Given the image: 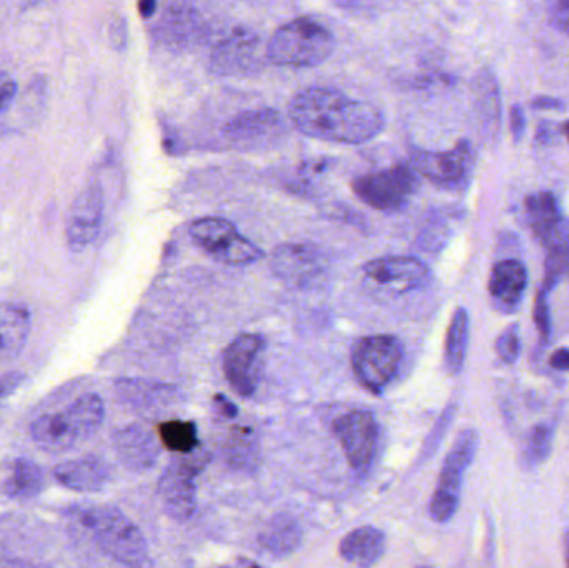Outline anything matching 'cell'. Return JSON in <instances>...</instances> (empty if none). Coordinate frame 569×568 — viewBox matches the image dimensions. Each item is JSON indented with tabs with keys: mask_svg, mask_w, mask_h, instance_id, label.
Returning <instances> with one entry per match:
<instances>
[{
	"mask_svg": "<svg viewBox=\"0 0 569 568\" xmlns=\"http://www.w3.org/2000/svg\"><path fill=\"white\" fill-rule=\"evenodd\" d=\"M288 116L301 133L325 142L357 146L385 129L380 109L328 87L301 90L291 100Z\"/></svg>",
	"mask_w": 569,
	"mask_h": 568,
	"instance_id": "1",
	"label": "cell"
},
{
	"mask_svg": "<svg viewBox=\"0 0 569 568\" xmlns=\"http://www.w3.org/2000/svg\"><path fill=\"white\" fill-rule=\"evenodd\" d=\"M77 522L90 534L96 546L106 556L122 566L142 567L149 564V546L139 527L110 506L79 509Z\"/></svg>",
	"mask_w": 569,
	"mask_h": 568,
	"instance_id": "2",
	"label": "cell"
},
{
	"mask_svg": "<svg viewBox=\"0 0 569 568\" xmlns=\"http://www.w3.org/2000/svg\"><path fill=\"white\" fill-rule=\"evenodd\" d=\"M106 409L99 396H83L69 409L33 420L30 436L47 452H66L79 446L102 426Z\"/></svg>",
	"mask_w": 569,
	"mask_h": 568,
	"instance_id": "3",
	"label": "cell"
},
{
	"mask_svg": "<svg viewBox=\"0 0 569 568\" xmlns=\"http://www.w3.org/2000/svg\"><path fill=\"white\" fill-rule=\"evenodd\" d=\"M335 37L330 30L308 17L280 27L269 46L267 59L280 67H317L330 59Z\"/></svg>",
	"mask_w": 569,
	"mask_h": 568,
	"instance_id": "4",
	"label": "cell"
},
{
	"mask_svg": "<svg viewBox=\"0 0 569 568\" xmlns=\"http://www.w3.org/2000/svg\"><path fill=\"white\" fill-rule=\"evenodd\" d=\"M477 452L478 434L473 429L463 430L445 459L437 490L431 497L430 516L435 522L447 524L453 519L460 507L465 474L473 464Z\"/></svg>",
	"mask_w": 569,
	"mask_h": 568,
	"instance_id": "5",
	"label": "cell"
},
{
	"mask_svg": "<svg viewBox=\"0 0 569 568\" xmlns=\"http://www.w3.org/2000/svg\"><path fill=\"white\" fill-rule=\"evenodd\" d=\"M401 362L403 346L397 337L388 333L365 337L357 343L351 356L358 382L373 396H380L387 390L397 377Z\"/></svg>",
	"mask_w": 569,
	"mask_h": 568,
	"instance_id": "6",
	"label": "cell"
},
{
	"mask_svg": "<svg viewBox=\"0 0 569 568\" xmlns=\"http://www.w3.org/2000/svg\"><path fill=\"white\" fill-rule=\"evenodd\" d=\"M190 233L212 259L226 266H249L263 257L259 246L243 237L232 222L220 217L197 220Z\"/></svg>",
	"mask_w": 569,
	"mask_h": 568,
	"instance_id": "7",
	"label": "cell"
},
{
	"mask_svg": "<svg viewBox=\"0 0 569 568\" xmlns=\"http://www.w3.org/2000/svg\"><path fill=\"white\" fill-rule=\"evenodd\" d=\"M206 454H187L172 460L159 480V496L163 509L177 522L192 519L197 510L196 479L206 467Z\"/></svg>",
	"mask_w": 569,
	"mask_h": 568,
	"instance_id": "8",
	"label": "cell"
},
{
	"mask_svg": "<svg viewBox=\"0 0 569 568\" xmlns=\"http://www.w3.org/2000/svg\"><path fill=\"white\" fill-rule=\"evenodd\" d=\"M417 172L411 166H395L358 177L353 192L361 202L381 212H397L410 202L417 190Z\"/></svg>",
	"mask_w": 569,
	"mask_h": 568,
	"instance_id": "9",
	"label": "cell"
},
{
	"mask_svg": "<svg viewBox=\"0 0 569 568\" xmlns=\"http://www.w3.org/2000/svg\"><path fill=\"white\" fill-rule=\"evenodd\" d=\"M475 152L468 140H460L448 152L417 150L411 156L410 166L415 172L430 180L441 189H461L467 186L473 170Z\"/></svg>",
	"mask_w": 569,
	"mask_h": 568,
	"instance_id": "10",
	"label": "cell"
},
{
	"mask_svg": "<svg viewBox=\"0 0 569 568\" xmlns=\"http://www.w3.org/2000/svg\"><path fill=\"white\" fill-rule=\"evenodd\" d=\"M266 339L259 333L237 337L223 352V373L240 397H252L262 379Z\"/></svg>",
	"mask_w": 569,
	"mask_h": 568,
	"instance_id": "11",
	"label": "cell"
},
{
	"mask_svg": "<svg viewBox=\"0 0 569 568\" xmlns=\"http://www.w3.org/2000/svg\"><path fill=\"white\" fill-rule=\"evenodd\" d=\"M333 429L351 469L367 474L373 466L378 447V422L373 413L365 410L345 413Z\"/></svg>",
	"mask_w": 569,
	"mask_h": 568,
	"instance_id": "12",
	"label": "cell"
},
{
	"mask_svg": "<svg viewBox=\"0 0 569 568\" xmlns=\"http://www.w3.org/2000/svg\"><path fill=\"white\" fill-rule=\"evenodd\" d=\"M273 272L287 286L307 289L327 272V260L315 247L284 243L273 253Z\"/></svg>",
	"mask_w": 569,
	"mask_h": 568,
	"instance_id": "13",
	"label": "cell"
},
{
	"mask_svg": "<svg viewBox=\"0 0 569 568\" xmlns=\"http://www.w3.org/2000/svg\"><path fill=\"white\" fill-rule=\"evenodd\" d=\"M365 276L377 286L403 293L425 286L430 280V269L417 257H380L365 266Z\"/></svg>",
	"mask_w": 569,
	"mask_h": 568,
	"instance_id": "14",
	"label": "cell"
},
{
	"mask_svg": "<svg viewBox=\"0 0 569 568\" xmlns=\"http://www.w3.org/2000/svg\"><path fill=\"white\" fill-rule=\"evenodd\" d=\"M103 193L99 183H89L77 196L67 220V240L72 249H83L97 239L102 226Z\"/></svg>",
	"mask_w": 569,
	"mask_h": 568,
	"instance_id": "15",
	"label": "cell"
},
{
	"mask_svg": "<svg viewBox=\"0 0 569 568\" xmlns=\"http://www.w3.org/2000/svg\"><path fill=\"white\" fill-rule=\"evenodd\" d=\"M260 39L246 29H236L213 49L210 67L219 76H247L253 70Z\"/></svg>",
	"mask_w": 569,
	"mask_h": 568,
	"instance_id": "16",
	"label": "cell"
},
{
	"mask_svg": "<svg viewBox=\"0 0 569 568\" xmlns=\"http://www.w3.org/2000/svg\"><path fill=\"white\" fill-rule=\"evenodd\" d=\"M525 210L535 237L548 247V250L567 242L569 239L567 223L553 193L538 192L528 196L525 200Z\"/></svg>",
	"mask_w": 569,
	"mask_h": 568,
	"instance_id": "17",
	"label": "cell"
},
{
	"mask_svg": "<svg viewBox=\"0 0 569 568\" xmlns=\"http://www.w3.org/2000/svg\"><path fill=\"white\" fill-rule=\"evenodd\" d=\"M528 287V270L520 260H503L491 270L488 292L495 309L513 313L520 309Z\"/></svg>",
	"mask_w": 569,
	"mask_h": 568,
	"instance_id": "18",
	"label": "cell"
},
{
	"mask_svg": "<svg viewBox=\"0 0 569 568\" xmlns=\"http://www.w3.org/2000/svg\"><path fill=\"white\" fill-rule=\"evenodd\" d=\"M110 476L109 464L96 456L66 460L53 470L57 482L76 492H99L109 484Z\"/></svg>",
	"mask_w": 569,
	"mask_h": 568,
	"instance_id": "19",
	"label": "cell"
},
{
	"mask_svg": "<svg viewBox=\"0 0 569 568\" xmlns=\"http://www.w3.org/2000/svg\"><path fill=\"white\" fill-rule=\"evenodd\" d=\"M120 462L132 472H146L159 459V446L152 434L139 423L123 427L113 436Z\"/></svg>",
	"mask_w": 569,
	"mask_h": 568,
	"instance_id": "20",
	"label": "cell"
},
{
	"mask_svg": "<svg viewBox=\"0 0 569 568\" xmlns=\"http://www.w3.org/2000/svg\"><path fill=\"white\" fill-rule=\"evenodd\" d=\"M123 402L140 412H162L179 400L176 387L142 379H123L116 383Z\"/></svg>",
	"mask_w": 569,
	"mask_h": 568,
	"instance_id": "21",
	"label": "cell"
},
{
	"mask_svg": "<svg viewBox=\"0 0 569 568\" xmlns=\"http://www.w3.org/2000/svg\"><path fill=\"white\" fill-rule=\"evenodd\" d=\"M282 127V116L273 109L247 110L227 123L223 133L232 142L247 146L259 143L276 136Z\"/></svg>",
	"mask_w": 569,
	"mask_h": 568,
	"instance_id": "22",
	"label": "cell"
},
{
	"mask_svg": "<svg viewBox=\"0 0 569 568\" xmlns=\"http://www.w3.org/2000/svg\"><path fill=\"white\" fill-rule=\"evenodd\" d=\"M29 310L19 303L0 306V366L12 362L29 340Z\"/></svg>",
	"mask_w": 569,
	"mask_h": 568,
	"instance_id": "23",
	"label": "cell"
},
{
	"mask_svg": "<svg viewBox=\"0 0 569 568\" xmlns=\"http://www.w3.org/2000/svg\"><path fill=\"white\" fill-rule=\"evenodd\" d=\"M387 539L377 527H360L341 539L340 557L345 562L358 567H371L383 556Z\"/></svg>",
	"mask_w": 569,
	"mask_h": 568,
	"instance_id": "24",
	"label": "cell"
},
{
	"mask_svg": "<svg viewBox=\"0 0 569 568\" xmlns=\"http://www.w3.org/2000/svg\"><path fill=\"white\" fill-rule=\"evenodd\" d=\"M468 342H470V313L465 307H460L455 310L453 319L448 327L447 342H445V366L451 376H457L463 369Z\"/></svg>",
	"mask_w": 569,
	"mask_h": 568,
	"instance_id": "25",
	"label": "cell"
},
{
	"mask_svg": "<svg viewBox=\"0 0 569 568\" xmlns=\"http://www.w3.org/2000/svg\"><path fill=\"white\" fill-rule=\"evenodd\" d=\"M300 542V526L290 516L273 517L260 534V544L263 549L276 554V556H288V554L295 552Z\"/></svg>",
	"mask_w": 569,
	"mask_h": 568,
	"instance_id": "26",
	"label": "cell"
},
{
	"mask_svg": "<svg viewBox=\"0 0 569 568\" xmlns=\"http://www.w3.org/2000/svg\"><path fill=\"white\" fill-rule=\"evenodd\" d=\"M42 469L29 459H17L12 467V474L6 482L7 496L17 500H29L39 496L43 489Z\"/></svg>",
	"mask_w": 569,
	"mask_h": 568,
	"instance_id": "27",
	"label": "cell"
},
{
	"mask_svg": "<svg viewBox=\"0 0 569 568\" xmlns=\"http://www.w3.org/2000/svg\"><path fill=\"white\" fill-rule=\"evenodd\" d=\"M555 434H557L555 423H538L528 432L523 447H521V469L530 472L547 462L551 450H553Z\"/></svg>",
	"mask_w": 569,
	"mask_h": 568,
	"instance_id": "28",
	"label": "cell"
},
{
	"mask_svg": "<svg viewBox=\"0 0 569 568\" xmlns=\"http://www.w3.org/2000/svg\"><path fill=\"white\" fill-rule=\"evenodd\" d=\"M227 462L239 470H249L259 462V439L249 427H236L226 442Z\"/></svg>",
	"mask_w": 569,
	"mask_h": 568,
	"instance_id": "29",
	"label": "cell"
},
{
	"mask_svg": "<svg viewBox=\"0 0 569 568\" xmlns=\"http://www.w3.org/2000/svg\"><path fill=\"white\" fill-rule=\"evenodd\" d=\"M159 437L167 450L179 456L196 452L199 447V430L196 423L187 420H169L160 423Z\"/></svg>",
	"mask_w": 569,
	"mask_h": 568,
	"instance_id": "30",
	"label": "cell"
},
{
	"mask_svg": "<svg viewBox=\"0 0 569 568\" xmlns=\"http://www.w3.org/2000/svg\"><path fill=\"white\" fill-rule=\"evenodd\" d=\"M558 280L560 279L547 273L543 286L538 290L537 302H535V323H537L538 333L543 342H548L551 336L550 292L557 286Z\"/></svg>",
	"mask_w": 569,
	"mask_h": 568,
	"instance_id": "31",
	"label": "cell"
},
{
	"mask_svg": "<svg viewBox=\"0 0 569 568\" xmlns=\"http://www.w3.org/2000/svg\"><path fill=\"white\" fill-rule=\"evenodd\" d=\"M495 350H497L501 362L508 363V366L517 362L521 353L520 326L518 323L508 327L498 336Z\"/></svg>",
	"mask_w": 569,
	"mask_h": 568,
	"instance_id": "32",
	"label": "cell"
},
{
	"mask_svg": "<svg viewBox=\"0 0 569 568\" xmlns=\"http://www.w3.org/2000/svg\"><path fill=\"white\" fill-rule=\"evenodd\" d=\"M547 272L555 273L560 279L565 273L569 276V239L561 246L550 249L547 259Z\"/></svg>",
	"mask_w": 569,
	"mask_h": 568,
	"instance_id": "33",
	"label": "cell"
},
{
	"mask_svg": "<svg viewBox=\"0 0 569 568\" xmlns=\"http://www.w3.org/2000/svg\"><path fill=\"white\" fill-rule=\"evenodd\" d=\"M547 12L550 22L569 36V0H547Z\"/></svg>",
	"mask_w": 569,
	"mask_h": 568,
	"instance_id": "34",
	"label": "cell"
},
{
	"mask_svg": "<svg viewBox=\"0 0 569 568\" xmlns=\"http://www.w3.org/2000/svg\"><path fill=\"white\" fill-rule=\"evenodd\" d=\"M17 96V83L7 73H0V113L6 112Z\"/></svg>",
	"mask_w": 569,
	"mask_h": 568,
	"instance_id": "35",
	"label": "cell"
},
{
	"mask_svg": "<svg viewBox=\"0 0 569 568\" xmlns=\"http://www.w3.org/2000/svg\"><path fill=\"white\" fill-rule=\"evenodd\" d=\"M22 382L23 376L19 372H10L0 377V406H2L3 400H6L7 397L12 396V393L19 389V386Z\"/></svg>",
	"mask_w": 569,
	"mask_h": 568,
	"instance_id": "36",
	"label": "cell"
},
{
	"mask_svg": "<svg viewBox=\"0 0 569 568\" xmlns=\"http://www.w3.org/2000/svg\"><path fill=\"white\" fill-rule=\"evenodd\" d=\"M511 132L520 140L525 132V113L520 106L511 107Z\"/></svg>",
	"mask_w": 569,
	"mask_h": 568,
	"instance_id": "37",
	"label": "cell"
},
{
	"mask_svg": "<svg viewBox=\"0 0 569 568\" xmlns=\"http://www.w3.org/2000/svg\"><path fill=\"white\" fill-rule=\"evenodd\" d=\"M550 366L561 372H569V349H558L551 356Z\"/></svg>",
	"mask_w": 569,
	"mask_h": 568,
	"instance_id": "38",
	"label": "cell"
},
{
	"mask_svg": "<svg viewBox=\"0 0 569 568\" xmlns=\"http://www.w3.org/2000/svg\"><path fill=\"white\" fill-rule=\"evenodd\" d=\"M533 107L537 110H561L563 109V103L558 99H553V97H540V99L535 100Z\"/></svg>",
	"mask_w": 569,
	"mask_h": 568,
	"instance_id": "39",
	"label": "cell"
},
{
	"mask_svg": "<svg viewBox=\"0 0 569 568\" xmlns=\"http://www.w3.org/2000/svg\"><path fill=\"white\" fill-rule=\"evenodd\" d=\"M216 402L219 403L220 412L223 413V416L229 417V419H232V417H237V407L233 406L230 400H227L223 396H217Z\"/></svg>",
	"mask_w": 569,
	"mask_h": 568,
	"instance_id": "40",
	"label": "cell"
},
{
	"mask_svg": "<svg viewBox=\"0 0 569 568\" xmlns=\"http://www.w3.org/2000/svg\"><path fill=\"white\" fill-rule=\"evenodd\" d=\"M157 10V0H139V12L142 13V17L149 19L156 13Z\"/></svg>",
	"mask_w": 569,
	"mask_h": 568,
	"instance_id": "41",
	"label": "cell"
},
{
	"mask_svg": "<svg viewBox=\"0 0 569 568\" xmlns=\"http://www.w3.org/2000/svg\"><path fill=\"white\" fill-rule=\"evenodd\" d=\"M565 556H567V566L569 567V532L565 537Z\"/></svg>",
	"mask_w": 569,
	"mask_h": 568,
	"instance_id": "42",
	"label": "cell"
},
{
	"mask_svg": "<svg viewBox=\"0 0 569 568\" xmlns=\"http://www.w3.org/2000/svg\"><path fill=\"white\" fill-rule=\"evenodd\" d=\"M565 133H567L568 140H569V122L565 123Z\"/></svg>",
	"mask_w": 569,
	"mask_h": 568,
	"instance_id": "43",
	"label": "cell"
}]
</instances>
